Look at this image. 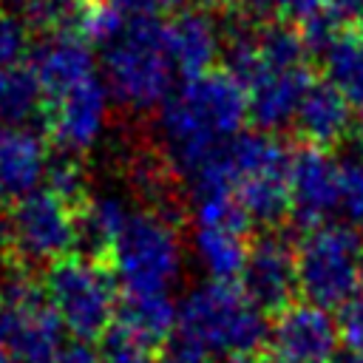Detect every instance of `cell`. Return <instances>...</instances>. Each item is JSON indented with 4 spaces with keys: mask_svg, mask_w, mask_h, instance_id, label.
<instances>
[{
    "mask_svg": "<svg viewBox=\"0 0 363 363\" xmlns=\"http://www.w3.org/2000/svg\"><path fill=\"white\" fill-rule=\"evenodd\" d=\"M45 102L68 94L71 88L82 85L94 74V51L91 45L77 34H48L28 60Z\"/></svg>",
    "mask_w": 363,
    "mask_h": 363,
    "instance_id": "cell-14",
    "label": "cell"
},
{
    "mask_svg": "<svg viewBox=\"0 0 363 363\" xmlns=\"http://www.w3.org/2000/svg\"><path fill=\"white\" fill-rule=\"evenodd\" d=\"M227 6L247 23H269V17L275 14V0H227Z\"/></svg>",
    "mask_w": 363,
    "mask_h": 363,
    "instance_id": "cell-32",
    "label": "cell"
},
{
    "mask_svg": "<svg viewBox=\"0 0 363 363\" xmlns=\"http://www.w3.org/2000/svg\"><path fill=\"white\" fill-rule=\"evenodd\" d=\"M57 363H105V360H102V352L94 349L91 343L74 340V343H68V346L62 349V354H60Z\"/></svg>",
    "mask_w": 363,
    "mask_h": 363,
    "instance_id": "cell-33",
    "label": "cell"
},
{
    "mask_svg": "<svg viewBox=\"0 0 363 363\" xmlns=\"http://www.w3.org/2000/svg\"><path fill=\"white\" fill-rule=\"evenodd\" d=\"M337 329L346 349L363 354V292H357L349 303L337 309Z\"/></svg>",
    "mask_w": 363,
    "mask_h": 363,
    "instance_id": "cell-30",
    "label": "cell"
},
{
    "mask_svg": "<svg viewBox=\"0 0 363 363\" xmlns=\"http://www.w3.org/2000/svg\"><path fill=\"white\" fill-rule=\"evenodd\" d=\"M326 11V0H275V14L292 26H303Z\"/></svg>",
    "mask_w": 363,
    "mask_h": 363,
    "instance_id": "cell-31",
    "label": "cell"
},
{
    "mask_svg": "<svg viewBox=\"0 0 363 363\" xmlns=\"http://www.w3.org/2000/svg\"><path fill=\"white\" fill-rule=\"evenodd\" d=\"M74 213H77V241H74L77 255L94 264H108L116 238L130 218L122 199L111 193H96L88 196Z\"/></svg>",
    "mask_w": 363,
    "mask_h": 363,
    "instance_id": "cell-17",
    "label": "cell"
},
{
    "mask_svg": "<svg viewBox=\"0 0 363 363\" xmlns=\"http://www.w3.org/2000/svg\"><path fill=\"white\" fill-rule=\"evenodd\" d=\"M267 318L244 298L238 284L204 281L182 298L176 332L201 343L210 354L258 357L272 335Z\"/></svg>",
    "mask_w": 363,
    "mask_h": 363,
    "instance_id": "cell-3",
    "label": "cell"
},
{
    "mask_svg": "<svg viewBox=\"0 0 363 363\" xmlns=\"http://www.w3.org/2000/svg\"><path fill=\"white\" fill-rule=\"evenodd\" d=\"M269 346L281 363H332L340 346L337 318L312 303H292L272 320Z\"/></svg>",
    "mask_w": 363,
    "mask_h": 363,
    "instance_id": "cell-12",
    "label": "cell"
},
{
    "mask_svg": "<svg viewBox=\"0 0 363 363\" xmlns=\"http://www.w3.org/2000/svg\"><path fill=\"white\" fill-rule=\"evenodd\" d=\"M326 11L337 23L352 20V17H363V0H326Z\"/></svg>",
    "mask_w": 363,
    "mask_h": 363,
    "instance_id": "cell-34",
    "label": "cell"
},
{
    "mask_svg": "<svg viewBox=\"0 0 363 363\" xmlns=\"http://www.w3.org/2000/svg\"><path fill=\"white\" fill-rule=\"evenodd\" d=\"M43 108L45 94L28 62L0 68V125L23 128V122L43 116Z\"/></svg>",
    "mask_w": 363,
    "mask_h": 363,
    "instance_id": "cell-23",
    "label": "cell"
},
{
    "mask_svg": "<svg viewBox=\"0 0 363 363\" xmlns=\"http://www.w3.org/2000/svg\"><path fill=\"white\" fill-rule=\"evenodd\" d=\"M156 363H213V354H210L201 343H196V340H190L187 335L176 332L173 337H167V340L159 346Z\"/></svg>",
    "mask_w": 363,
    "mask_h": 363,
    "instance_id": "cell-29",
    "label": "cell"
},
{
    "mask_svg": "<svg viewBox=\"0 0 363 363\" xmlns=\"http://www.w3.org/2000/svg\"><path fill=\"white\" fill-rule=\"evenodd\" d=\"M116 3H122L128 9H147V6H142V0H116Z\"/></svg>",
    "mask_w": 363,
    "mask_h": 363,
    "instance_id": "cell-36",
    "label": "cell"
},
{
    "mask_svg": "<svg viewBox=\"0 0 363 363\" xmlns=\"http://www.w3.org/2000/svg\"><path fill=\"white\" fill-rule=\"evenodd\" d=\"M244 298L264 315H281L298 292V252L286 235L267 230L250 244L244 272L238 278Z\"/></svg>",
    "mask_w": 363,
    "mask_h": 363,
    "instance_id": "cell-8",
    "label": "cell"
},
{
    "mask_svg": "<svg viewBox=\"0 0 363 363\" xmlns=\"http://www.w3.org/2000/svg\"><path fill=\"white\" fill-rule=\"evenodd\" d=\"M65 346V329L48 301L0 303V363H57Z\"/></svg>",
    "mask_w": 363,
    "mask_h": 363,
    "instance_id": "cell-11",
    "label": "cell"
},
{
    "mask_svg": "<svg viewBox=\"0 0 363 363\" xmlns=\"http://www.w3.org/2000/svg\"><path fill=\"white\" fill-rule=\"evenodd\" d=\"M360 142H363V130H360Z\"/></svg>",
    "mask_w": 363,
    "mask_h": 363,
    "instance_id": "cell-39",
    "label": "cell"
},
{
    "mask_svg": "<svg viewBox=\"0 0 363 363\" xmlns=\"http://www.w3.org/2000/svg\"><path fill=\"white\" fill-rule=\"evenodd\" d=\"M298 292L320 309H340L360 286V235L346 224H320L295 244Z\"/></svg>",
    "mask_w": 363,
    "mask_h": 363,
    "instance_id": "cell-6",
    "label": "cell"
},
{
    "mask_svg": "<svg viewBox=\"0 0 363 363\" xmlns=\"http://www.w3.org/2000/svg\"><path fill=\"white\" fill-rule=\"evenodd\" d=\"M48 190L54 196H60L65 204H71L74 210L91 196L88 193V179H85V170L77 159L65 156V159H57L48 164Z\"/></svg>",
    "mask_w": 363,
    "mask_h": 363,
    "instance_id": "cell-26",
    "label": "cell"
},
{
    "mask_svg": "<svg viewBox=\"0 0 363 363\" xmlns=\"http://www.w3.org/2000/svg\"><path fill=\"white\" fill-rule=\"evenodd\" d=\"M105 88L133 111L162 108L173 94V62L164 45V23L153 9H130L125 31L102 48Z\"/></svg>",
    "mask_w": 363,
    "mask_h": 363,
    "instance_id": "cell-2",
    "label": "cell"
},
{
    "mask_svg": "<svg viewBox=\"0 0 363 363\" xmlns=\"http://www.w3.org/2000/svg\"><path fill=\"white\" fill-rule=\"evenodd\" d=\"M289 170H272V173H258L235 184V199L241 210L247 213L250 224H258L264 230H272L292 213L289 201Z\"/></svg>",
    "mask_w": 363,
    "mask_h": 363,
    "instance_id": "cell-21",
    "label": "cell"
},
{
    "mask_svg": "<svg viewBox=\"0 0 363 363\" xmlns=\"http://www.w3.org/2000/svg\"><path fill=\"white\" fill-rule=\"evenodd\" d=\"M250 116L247 88L224 68L184 79L159 108L162 156L179 176H193Z\"/></svg>",
    "mask_w": 363,
    "mask_h": 363,
    "instance_id": "cell-1",
    "label": "cell"
},
{
    "mask_svg": "<svg viewBox=\"0 0 363 363\" xmlns=\"http://www.w3.org/2000/svg\"><path fill=\"white\" fill-rule=\"evenodd\" d=\"M116 326L150 349L162 346L167 337L176 335L179 303H173L167 292H153V295L122 292L116 306Z\"/></svg>",
    "mask_w": 363,
    "mask_h": 363,
    "instance_id": "cell-19",
    "label": "cell"
},
{
    "mask_svg": "<svg viewBox=\"0 0 363 363\" xmlns=\"http://www.w3.org/2000/svg\"><path fill=\"white\" fill-rule=\"evenodd\" d=\"M108 267L128 295L167 292L182 272V238L173 221L147 207L130 213Z\"/></svg>",
    "mask_w": 363,
    "mask_h": 363,
    "instance_id": "cell-5",
    "label": "cell"
},
{
    "mask_svg": "<svg viewBox=\"0 0 363 363\" xmlns=\"http://www.w3.org/2000/svg\"><path fill=\"white\" fill-rule=\"evenodd\" d=\"M312 79L306 68H289V71H272L264 68L250 85H247V105L250 119L264 130H278L289 122H295L298 108L309 91Z\"/></svg>",
    "mask_w": 363,
    "mask_h": 363,
    "instance_id": "cell-16",
    "label": "cell"
},
{
    "mask_svg": "<svg viewBox=\"0 0 363 363\" xmlns=\"http://www.w3.org/2000/svg\"><path fill=\"white\" fill-rule=\"evenodd\" d=\"M193 252L210 281L235 284L247 264V235L227 230V227H196L193 233Z\"/></svg>",
    "mask_w": 363,
    "mask_h": 363,
    "instance_id": "cell-20",
    "label": "cell"
},
{
    "mask_svg": "<svg viewBox=\"0 0 363 363\" xmlns=\"http://www.w3.org/2000/svg\"><path fill=\"white\" fill-rule=\"evenodd\" d=\"M48 150L45 142L28 128L0 125V201L14 204L34 190H40V179L48 173Z\"/></svg>",
    "mask_w": 363,
    "mask_h": 363,
    "instance_id": "cell-15",
    "label": "cell"
},
{
    "mask_svg": "<svg viewBox=\"0 0 363 363\" xmlns=\"http://www.w3.org/2000/svg\"><path fill=\"white\" fill-rule=\"evenodd\" d=\"M295 125H298L301 136L306 139V145L326 150L329 145H337L349 133V128H352V105L326 79L312 82L306 96H303V102H301V108H298Z\"/></svg>",
    "mask_w": 363,
    "mask_h": 363,
    "instance_id": "cell-18",
    "label": "cell"
},
{
    "mask_svg": "<svg viewBox=\"0 0 363 363\" xmlns=\"http://www.w3.org/2000/svg\"><path fill=\"white\" fill-rule=\"evenodd\" d=\"M289 201H292V218L303 230H315L326 224V218L340 210V179H337V162L323 150L312 145H301L289 156Z\"/></svg>",
    "mask_w": 363,
    "mask_h": 363,
    "instance_id": "cell-10",
    "label": "cell"
},
{
    "mask_svg": "<svg viewBox=\"0 0 363 363\" xmlns=\"http://www.w3.org/2000/svg\"><path fill=\"white\" fill-rule=\"evenodd\" d=\"M320 60L326 82L337 88L349 105L363 108V31L340 28Z\"/></svg>",
    "mask_w": 363,
    "mask_h": 363,
    "instance_id": "cell-22",
    "label": "cell"
},
{
    "mask_svg": "<svg viewBox=\"0 0 363 363\" xmlns=\"http://www.w3.org/2000/svg\"><path fill=\"white\" fill-rule=\"evenodd\" d=\"M43 292L62 329L79 343L105 337L122 298L111 267L85 261L79 255L51 264L43 278Z\"/></svg>",
    "mask_w": 363,
    "mask_h": 363,
    "instance_id": "cell-4",
    "label": "cell"
},
{
    "mask_svg": "<svg viewBox=\"0 0 363 363\" xmlns=\"http://www.w3.org/2000/svg\"><path fill=\"white\" fill-rule=\"evenodd\" d=\"M28 51V23L9 9H0V68L20 65Z\"/></svg>",
    "mask_w": 363,
    "mask_h": 363,
    "instance_id": "cell-28",
    "label": "cell"
},
{
    "mask_svg": "<svg viewBox=\"0 0 363 363\" xmlns=\"http://www.w3.org/2000/svg\"><path fill=\"white\" fill-rule=\"evenodd\" d=\"M99 352L105 363H156V352L130 337L128 332H122L119 326H111L105 332Z\"/></svg>",
    "mask_w": 363,
    "mask_h": 363,
    "instance_id": "cell-27",
    "label": "cell"
},
{
    "mask_svg": "<svg viewBox=\"0 0 363 363\" xmlns=\"http://www.w3.org/2000/svg\"><path fill=\"white\" fill-rule=\"evenodd\" d=\"M11 250L9 255L23 264H57L68 258L77 241V213L48 187L34 190L31 196L14 201L9 210Z\"/></svg>",
    "mask_w": 363,
    "mask_h": 363,
    "instance_id": "cell-7",
    "label": "cell"
},
{
    "mask_svg": "<svg viewBox=\"0 0 363 363\" xmlns=\"http://www.w3.org/2000/svg\"><path fill=\"white\" fill-rule=\"evenodd\" d=\"M332 363H363V354H357V352H349V349H343V352H337V357H335Z\"/></svg>",
    "mask_w": 363,
    "mask_h": 363,
    "instance_id": "cell-35",
    "label": "cell"
},
{
    "mask_svg": "<svg viewBox=\"0 0 363 363\" xmlns=\"http://www.w3.org/2000/svg\"><path fill=\"white\" fill-rule=\"evenodd\" d=\"M3 6H26V0H0V9Z\"/></svg>",
    "mask_w": 363,
    "mask_h": 363,
    "instance_id": "cell-37",
    "label": "cell"
},
{
    "mask_svg": "<svg viewBox=\"0 0 363 363\" xmlns=\"http://www.w3.org/2000/svg\"><path fill=\"white\" fill-rule=\"evenodd\" d=\"M360 286H363V252H360Z\"/></svg>",
    "mask_w": 363,
    "mask_h": 363,
    "instance_id": "cell-38",
    "label": "cell"
},
{
    "mask_svg": "<svg viewBox=\"0 0 363 363\" xmlns=\"http://www.w3.org/2000/svg\"><path fill=\"white\" fill-rule=\"evenodd\" d=\"M337 179H340V213L363 224V142L352 147L340 162H337Z\"/></svg>",
    "mask_w": 363,
    "mask_h": 363,
    "instance_id": "cell-25",
    "label": "cell"
},
{
    "mask_svg": "<svg viewBox=\"0 0 363 363\" xmlns=\"http://www.w3.org/2000/svg\"><path fill=\"white\" fill-rule=\"evenodd\" d=\"M258 54L264 68L289 71V68H306L303 60L309 48L301 34V26H292L286 20H269L258 28Z\"/></svg>",
    "mask_w": 363,
    "mask_h": 363,
    "instance_id": "cell-24",
    "label": "cell"
},
{
    "mask_svg": "<svg viewBox=\"0 0 363 363\" xmlns=\"http://www.w3.org/2000/svg\"><path fill=\"white\" fill-rule=\"evenodd\" d=\"M164 45L173 71L193 79L216 68V60L221 57V31L210 11L193 6L176 11L164 23Z\"/></svg>",
    "mask_w": 363,
    "mask_h": 363,
    "instance_id": "cell-13",
    "label": "cell"
},
{
    "mask_svg": "<svg viewBox=\"0 0 363 363\" xmlns=\"http://www.w3.org/2000/svg\"><path fill=\"white\" fill-rule=\"evenodd\" d=\"M108 96L111 94L105 88V79L91 77L68 94L45 102L40 122L57 147H62L65 153H82L99 139L105 128Z\"/></svg>",
    "mask_w": 363,
    "mask_h": 363,
    "instance_id": "cell-9",
    "label": "cell"
}]
</instances>
